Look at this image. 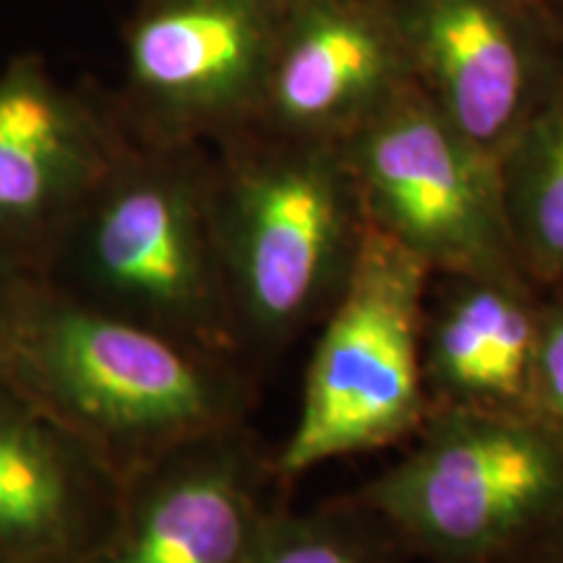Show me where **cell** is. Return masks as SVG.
Masks as SVG:
<instances>
[{
	"label": "cell",
	"instance_id": "2",
	"mask_svg": "<svg viewBox=\"0 0 563 563\" xmlns=\"http://www.w3.org/2000/svg\"><path fill=\"white\" fill-rule=\"evenodd\" d=\"M34 277L97 311L243 363L209 146L129 131Z\"/></svg>",
	"mask_w": 563,
	"mask_h": 563
},
{
	"label": "cell",
	"instance_id": "16",
	"mask_svg": "<svg viewBox=\"0 0 563 563\" xmlns=\"http://www.w3.org/2000/svg\"><path fill=\"white\" fill-rule=\"evenodd\" d=\"M530 415L563 443V282L543 287Z\"/></svg>",
	"mask_w": 563,
	"mask_h": 563
},
{
	"label": "cell",
	"instance_id": "9",
	"mask_svg": "<svg viewBox=\"0 0 563 563\" xmlns=\"http://www.w3.org/2000/svg\"><path fill=\"white\" fill-rule=\"evenodd\" d=\"M129 139L112 97L68 87L40 55L0 70V245L37 274Z\"/></svg>",
	"mask_w": 563,
	"mask_h": 563
},
{
	"label": "cell",
	"instance_id": "4",
	"mask_svg": "<svg viewBox=\"0 0 563 563\" xmlns=\"http://www.w3.org/2000/svg\"><path fill=\"white\" fill-rule=\"evenodd\" d=\"M357 493L412 561L498 563L563 514V443L530 415L431 412Z\"/></svg>",
	"mask_w": 563,
	"mask_h": 563
},
{
	"label": "cell",
	"instance_id": "18",
	"mask_svg": "<svg viewBox=\"0 0 563 563\" xmlns=\"http://www.w3.org/2000/svg\"><path fill=\"white\" fill-rule=\"evenodd\" d=\"M26 269H21L16 258L0 245V332H3L5 319H9L13 295H16L21 279L26 277Z\"/></svg>",
	"mask_w": 563,
	"mask_h": 563
},
{
	"label": "cell",
	"instance_id": "8",
	"mask_svg": "<svg viewBox=\"0 0 563 563\" xmlns=\"http://www.w3.org/2000/svg\"><path fill=\"white\" fill-rule=\"evenodd\" d=\"M287 490L249 422L201 435L125 477L81 563H243Z\"/></svg>",
	"mask_w": 563,
	"mask_h": 563
},
{
	"label": "cell",
	"instance_id": "1",
	"mask_svg": "<svg viewBox=\"0 0 563 563\" xmlns=\"http://www.w3.org/2000/svg\"><path fill=\"white\" fill-rule=\"evenodd\" d=\"M0 378L125 477L183 443L249 422L256 382L191 347L21 279L0 332Z\"/></svg>",
	"mask_w": 563,
	"mask_h": 563
},
{
	"label": "cell",
	"instance_id": "15",
	"mask_svg": "<svg viewBox=\"0 0 563 563\" xmlns=\"http://www.w3.org/2000/svg\"><path fill=\"white\" fill-rule=\"evenodd\" d=\"M397 530L357 490L311 511L279 509L243 563H410Z\"/></svg>",
	"mask_w": 563,
	"mask_h": 563
},
{
	"label": "cell",
	"instance_id": "11",
	"mask_svg": "<svg viewBox=\"0 0 563 563\" xmlns=\"http://www.w3.org/2000/svg\"><path fill=\"white\" fill-rule=\"evenodd\" d=\"M121 490L100 454L0 378V559L81 563L108 534Z\"/></svg>",
	"mask_w": 563,
	"mask_h": 563
},
{
	"label": "cell",
	"instance_id": "3",
	"mask_svg": "<svg viewBox=\"0 0 563 563\" xmlns=\"http://www.w3.org/2000/svg\"><path fill=\"white\" fill-rule=\"evenodd\" d=\"M211 146L217 241L241 357L269 361L332 313L368 220L340 144L249 125Z\"/></svg>",
	"mask_w": 563,
	"mask_h": 563
},
{
	"label": "cell",
	"instance_id": "7",
	"mask_svg": "<svg viewBox=\"0 0 563 563\" xmlns=\"http://www.w3.org/2000/svg\"><path fill=\"white\" fill-rule=\"evenodd\" d=\"M340 146L365 220L431 269L525 272L498 165L433 102L391 100Z\"/></svg>",
	"mask_w": 563,
	"mask_h": 563
},
{
	"label": "cell",
	"instance_id": "17",
	"mask_svg": "<svg viewBox=\"0 0 563 563\" xmlns=\"http://www.w3.org/2000/svg\"><path fill=\"white\" fill-rule=\"evenodd\" d=\"M498 563H563V514Z\"/></svg>",
	"mask_w": 563,
	"mask_h": 563
},
{
	"label": "cell",
	"instance_id": "5",
	"mask_svg": "<svg viewBox=\"0 0 563 563\" xmlns=\"http://www.w3.org/2000/svg\"><path fill=\"white\" fill-rule=\"evenodd\" d=\"M431 266L368 224L352 277L319 327L292 433L274 454L292 483L323 462L410 443L428 420L420 308Z\"/></svg>",
	"mask_w": 563,
	"mask_h": 563
},
{
	"label": "cell",
	"instance_id": "12",
	"mask_svg": "<svg viewBox=\"0 0 563 563\" xmlns=\"http://www.w3.org/2000/svg\"><path fill=\"white\" fill-rule=\"evenodd\" d=\"M389 53L361 11L308 0L285 16L253 125L342 144L391 97Z\"/></svg>",
	"mask_w": 563,
	"mask_h": 563
},
{
	"label": "cell",
	"instance_id": "6",
	"mask_svg": "<svg viewBox=\"0 0 563 563\" xmlns=\"http://www.w3.org/2000/svg\"><path fill=\"white\" fill-rule=\"evenodd\" d=\"M274 0H136L112 100L133 136L211 146L256 123L277 51Z\"/></svg>",
	"mask_w": 563,
	"mask_h": 563
},
{
	"label": "cell",
	"instance_id": "14",
	"mask_svg": "<svg viewBox=\"0 0 563 563\" xmlns=\"http://www.w3.org/2000/svg\"><path fill=\"white\" fill-rule=\"evenodd\" d=\"M519 264L540 287L563 282V100L532 112L498 159Z\"/></svg>",
	"mask_w": 563,
	"mask_h": 563
},
{
	"label": "cell",
	"instance_id": "19",
	"mask_svg": "<svg viewBox=\"0 0 563 563\" xmlns=\"http://www.w3.org/2000/svg\"><path fill=\"white\" fill-rule=\"evenodd\" d=\"M0 563H5V561H3V559H0Z\"/></svg>",
	"mask_w": 563,
	"mask_h": 563
},
{
	"label": "cell",
	"instance_id": "10",
	"mask_svg": "<svg viewBox=\"0 0 563 563\" xmlns=\"http://www.w3.org/2000/svg\"><path fill=\"white\" fill-rule=\"evenodd\" d=\"M540 300L525 272L431 269L420 308L428 410L530 415Z\"/></svg>",
	"mask_w": 563,
	"mask_h": 563
},
{
	"label": "cell",
	"instance_id": "13",
	"mask_svg": "<svg viewBox=\"0 0 563 563\" xmlns=\"http://www.w3.org/2000/svg\"><path fill=\"white\" fill-rule=\"evenodd\" d=\"M426 45L433 104L498 165L534 112L522 53L504 21L483 0H435L426 16Z\"/></svg>",
	"mask_w": 563,
	"mask_h": 563
}]
</instances>
